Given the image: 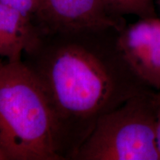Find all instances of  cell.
Listing matches in <instances>:
<instances>
[{
  "mask_svg": "<svg viewBox=\"0 0 160 160\" xmlns=\"http://www.w3.org/2000/svg\"><path fill=\"white\" fill-rule=\"evenodd\" d=\"M121 52L137 74L160 91V18L139 19L126 25L118 36Z\"/></svg>",
  "mask_w": 160,
  "mask_h": 160,
  "instance_id": "5b68a950",
  "label": "cell"
},
{
  "mask_svg": "<svg viewBox=\"0 0 160 160\" xmlns=\"http://www.w3.org/2000/svg\"><path fill=\"white\" fill-rule=\"evenodd\" d=\"M126 25L123 17L113 15L102 0H39L36 27L51 31H77Z\"/></svg>",
  "mask_w": 160,
  "mask_h": 160,
  "instance_id": "277c9868",
  "label": "cell"
},
{
  "mask_svg": "<svg viewBox=\"0 0 160 160\" xmlns=\"http://www.w3.org/2000/svg\"><path fill=\"white\" fill-rule=\"evenodd\" d=\"M157 92L135 96L100 118L73 160H160Z\"/></svg>",
  "mask_w": 160,
  "mask_h": 160,
  "instance_id": "3957f363",
  "label": "cell"
},
{
  "mask_svg": "<svg viewBox=\"0 0 160 160\" xmlns=\"http://www.w3.org/2000/svg\"><path fill=\"white\" fill-rule=\"evenodd\" d=\"M113 15L137 16L139 19L157 17L154 0H102Z\"/></svg>",
  "mask_w": 160,
  "mask_h": 160,
  "instance_id": "52a82bcc",
  "label": "cell"
},
{
  "mask_svg": "<svg viewBox=\"0 0 160 160\" xmlns=\"http://www.w3.org/2000/svg\"><path fill=\"white\" fill-rule=\"evenodd\" d=\"M154 1H155V4H157V5L159 6L160 9V0H154Z\"/></svg>",
  "mask_w": 160,
  "mask_h": 160,
  "instance_id": "8fae6325",
  "label": "cell"
},
{
  "mask_svg": "<svg viewBox=\"0 0 160 160\" xmlns=\"http://www.w3.org/2000/svg\"><path fill=\"white\" fill-rule=\"evenodd\" d=\"M37 33V28L32 22L0 2V58L21 61Z\"/></svg>",
  "mask_w": 160,
  "mask_h": 160,
  "instance_id": "8992f818",
  "label": "cell"
},
{
  "mask_svg": "<svg viewBox=\"0 0 160 160\" xmlns=\"http://www.w3.org/2000/svg\"><path fill=\"white\" fill-rule=\"evenodd\" d=\"M0 160H7L5 153H3V151H2V149L0 148Z\"/></svg>",
  "mask_w": 160,
  "mask_h": 160,
  "instance_id": "30bf717a",
  "label": "cell"
},
{
  "mask_svg": "<svg viewBox=\"0 0 160 160\" xmlns=\"http://www.w3.org/2000/svg\"><path fill=\"white\" fill-rule=\"evenodd\" d=\"M0 148L7 160H60L48 102L22 60L0 59Z\"/></svg>",
  "mask_w": 160,
  "mask_h": 160,
  "instance_id": "7a4b0ae2",
  "label": "cell"
},
{
  "mask_svg": "<svg viewBox=\"0 0 160 160\" xmlns=\"http://www.w3.org/2000/svg\"><path fill=\"white\" fill-rule=\"evenodd\" d=\"M0 2L19 12L36 26L39 12V0H0Z\"/></svg>",
  "mask_w": 160,
  "mask_h": 160,
  "instance_id": "ba28073f",
  "label": "cell"
},
{
  "mask_svg": "<svg viewBox=\"0 0 160 160\" xmlns=\"http://www.w3.org/2000/svg\"><path fill=\"white\" fill-rule=\"evenodd\" d=\"M157 122H156L155 139L157 148L160 157V91L157 92Z\"/></svg>",
  "mask_w": 160,
  "mask_h": 160,
  "instance_id": "9c48e42d",
  "label": "cell"
},
{
  "mask_svg": "<svg viewBox=\"0 0 160 160\" xmlns=\"http://www.w3.org/2000/svg\"><path fill=\"white\" fill-rule=\"evenodd\" d=\"M116 28L37 33L22 62L48 102L56 151L73 160L104 115L135 96L155 91L126 61Z\"/></svg>",
  "mask_w": 160,
  "mask_h": 160,
  "instance_id": "6da1fadb",
  "label": "cell"
}]
</instances>
